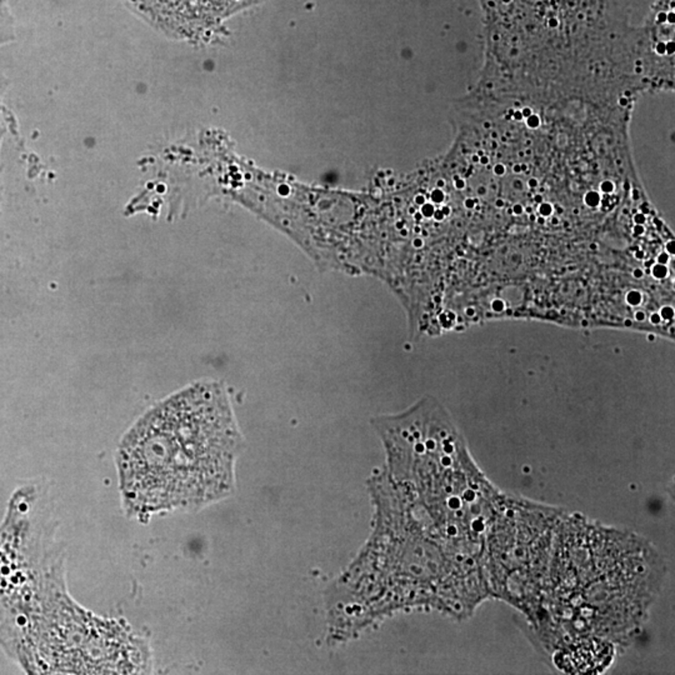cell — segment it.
I'll use <instances>...</instances> for the list:
<instances>
[{"mask_svg": "<svg viewBox=\"0 0 675 675\" xmlns=\"http://www.w3.org/2000/svg\"><path fill=\"white\" fill-rule=\"evenodd\" d=\"M490 126H491V124H490L489 121H485L484 123L485 129H489Z\"/></svg>", "mask_w": 675, "mask_h": 675, "instance_id": "e0dca14e", "label": "cell"}, {"mask_svg": "<svg viewBox=\"0 0 675 675\" xmlns=\"http://www.w3.org/2000/svg\"><path fill=\"white\" fill-rule=\"evenodd\" d=\"M550 24H551V27H556V20H551Z\"/></svg>", "mask_w": 675, "mask_h": 675, "instance_id": "ffe728a7", "label": "cell"}, {"mask_svg": "<svg viewBox=\"0 0 675 675\" xmlns=\"http://www.w3.org/2000/svg\"><path fill=\"white\" fill-rule=\"evenodd\" d=\"M529 186H537V180H529Z\"/></svg>", "mask_w": 675, "mask_h": 675, "instance_id": "9a60e30c", "label": "cell"}, {"mask_svg": "<svg viewBox=\"0 0 675 675\" xmlns=\"http://www.w3.org/2000/svg\"><path fill=\"white\" fill-rule=\"evenodd\" d=\"M513 119H515V120L523 119V114H522V112H520V110H517V112H514V114H513Z\"/></svg>", "mask_w": 675, "mask_h": 675, "instance_id": "30bf717a", "label": "cell"}, {"mask_svg": "<svg viewBox=\"0 0 675 675\" xmlns=\"http://www.w3.org/2000/svg\"><path fill=\"white\" fill-rule=\"evenodd\" d=\"M635 71H637L638 74H640V73L643 71L642 66H637Z\"/></svg>", "mask_w": 675, "mask_h": 675, "instance_id": "ac0fdd59", "label": "cell"}, {"mask_svg": "<svg viewBox=\"0 0 675 675\" xmlns=\"http://www.w3.org/2000/svg\"><path fill=\"white\" fill-rule=\"evenodd\" d=\"M17 662L37 674H144L152 650L124 621L84 609L68 590L39 616Z\"/></svg>", "mask_w": 675, "mask_h": 675, "instance_id": "3957f363", "label": "cell"}, {"mask_svg": "<svg viewBox=\"0 0 675 675\" xmlns=\"http://www.w3.org/2000/svg\"><path fill=\"white\" fill-rule=\"evenodd\" d=\"M619 104H621V107H626V105H628V99L626 98L619 99Z\"/></svg>", "mask_w": 675, "mask_h": 675, "instance_id": "7c38bea8", "label": "cell"}, {"mask_svg": "<svg viewBox=\"0 0 675 675\" xmlns=\"http://www.w3.org/2000/svg\"><path fill=\"white\" fill-rule=\"evenodd\" d=\"M45 493L18 489L0 525V645L14 657L35 619L66 589V550Z\"/></svg>", "mask_w": 675, "mask_h": 675, "instance_id": "7a4b0ae2", "label": "cell"}, {"mask_svg": "<svg viewBox=\"0 0 675 675\" xmlns=\"http://www.w3.org/2000/svg\"><path fill=\"white\" fill-rule=\"evenodd\" d=\"M496 204H498V207H501V205H503V202H498Z\"/></svg>", "mask_w": 675, "mask_h": 675, "instance_id": "484cf974", "label": "cell"}, {"mask_svg": "<svg viewBox=\"0 0 675 675\" xmlns=\"http://www.w3.org/2000/svg\"><path fill=\"white\" fill-rule=\"evenodd\" d=\"M602 188H603L604 191H611V189H613V184H611V183H609V181H605L604 184H603V186H602Z\"/></svg>", "mask_w": 675, "mask_h": 675, "instance_id": "8fae6325", "label": "cell"}, {"mask_svg": "<svg viewBox=\"0 0 675 675\" xmlns=\"http://www.w3.org/2000/svg\"><path fill=\"white\" fill-rule=\"evenodd\" d=\"M520 170H522V167H519V165H515V167H514V172H517V173H519Z\"/></svg>", "mask_w": 675, "mask_h": 675, "instance_id": "2e32d148", "label": "cell"}, {"mask_svg": "<svg viewBox=\"0 0 675 675\" xmlns=\"http://www.w3.org/2000/svg\"><path fill=\"white\" fill-rule=\"evenodd\" d=\"M243 446L219 381H196L159 400L131 424L115 452L126 517L145 523L230 496Z\"/></svg>", "mask_w": 675, "mask_h": 675, "instance_id": "6da1fadb", "label": "cell"}, {"mask_svg": "<svg viewBox=\"0 0 675 675\" xmlns=\"http://www.w3.org/2000/svg\"><path fill=\"white\" fill-rule=\"evenodd\" d=\"M477 155H478V157H479L480 158V157H483V155H484V152H482V150H480V152H478V154H477Z\"/></svg>", "mask_w": 675, "mask_h": 675, "instance_id": "44dd1931", "label": "cell"}, {"mask_svg": "<svg viewBox=\"0 0 675 675\" xmlns=\"http://www.w3.org/2000/svg\"><path fill=\"white\" fill-rule=\"evenodd\" d=\"M631 95H632V94H631V92H626V98H629Z\"/></svg>", "mask_w": 675, "mask_h": 675, "instance_id": "7402d4cb", "label": "cell"}, {"mask_svg": "<svg viewBox=\"0 0 675 675\" xmlns=\"http://www.w3.org/2000/svg\"><path fill=\"white\" fill-rule=\"evenodd\" d=\"M542 210L544 213H548L549 212V208H544V209H542Z\"/></svg>", "mask_w": 675, "mask_h": 675, "instance_id": "603a6c76", "label": "cell"}, {"mask_svg": "<svg viewBox=\"0 0 675 675\" xmlns=\"http://www.w3.org/2000/svg\"><path fill=\"white\" fill-rule=\"evenodd\" d=\"M515 210H517L518 213L522 212V208L517 207L515 208Z\"/></svg>", "mask_w": 675, "mask_h": 675, "instance_id": "d4e9b609", "label": "cell"}, {"mask_svg": "<svg viewBox=\"0 0 675 675\" xmlns=\"http://www.w3.org/2000/svg\"><path fill=\"white\" fill-rule=\"evenodd\" d=\"M473 160L474 162H479V157H478V155H474Z\"/></svg>", "mask_w": 675, "mask_h": 675, "instance_id": "d6986e66", "label": "cell"}, {"mask_svg": "<svg viewBox=\"0 0 675 675\" xmlns=\"http://www.w3.org/2000/svg\"><path fill=\"white\" fill-rule=\"evenodd\" d=\"M480 162L483 164H488L489 163V159H488V157L483 155V157H480Z\"/></svg>", "mask_w": 675, "mask_h": 675, "instance_id": "4fadbf2b", "label": "cell"}, {"mask_svg": "<svg viewBox=\"0 0 675 675\" xmlns=\"http://www.w3.org/2000/svg\"><path fill=\"white\" fill-rule=\"evenodd\" d=\"M494 172H496L498 175H503L506 173V168H504V165L498 164V165H496V168H494Z\"/></svg>", "mask_w": 675, "mask_h": 675, "instance_id": "8992f818", "label": "cell"}, {"mask_svg": "<svg viewBox=\"0 0 675 675\" xmlns=\"http://www.w3.org/2000/svg\"><path fill=\"white\" fill-rule=\"evenodd\" d=\"M657 53L659 55L665 54V44L660 43L657 45Z\"/></svg>", "mask_w": 675, "mask_h": 675, "instance_id": "ba28073f", "label": "cell"}, {"mask_svg": "<svg viewBox=\"0 0 675 675\" xmlns=\"http://www.w3.org/2000/svg\"><path fill=\"white\" fill-rule=\"evenodd\" d=\"M527 124H528L529 128L532 129H535L540 126V119L538 115H530L529 118H527Z\"/></svg>", "mask_w": 675, "mask_h": 675, "instance_id": "5b68a950", "label": "cell"}, {"mask_svg": "<svg viewBox=\"0 0 675 675\" xmlns=\"http://www.w3.org/2000/svg\"><path fill=\"white\" fill-rule=\"evenodd\" d=\"M522 114H523V118H529L530 115L533 114V112H532L530 108H524V109L522 110Z\"/></svg>", "mask_w": 675, "mask_h": 675, "instance_id": "9c48e42d", "label": "cell"}, {"mask_svg": "<svg viewBox=\"0 0 675 675\" xmlns=\"http://www.w3.org/2000/svg\"><path fill=\"white\" fill-rule=\"evenodd\" d=\"M144 20L167 33L198 37L263 0H124Z\"/></svg>", "mask_w": 675, "mask_h": 675, "instance_id": "277c9868", "label": "cell"}, {"mask_svg": "<svg viewBox=\"0 0 675 675\" xmlns=\"http://www.w3.org/2000/svg\"><path fill=\"white\" fill-rule=\"evenodd\" d=\"M513 114H514V110H509V112H508V114H506V120L512 119Z\"/></svg>", "mask_w": 675, "mask_h": 675, "instance_id": "5bb4252c", "label": "cell"}, {"mask_svg": "<svg viewBox=\"0 0 675 675\" xmlns=\"http://www.w3.org/2000/svg\"><path fill=\"white\" fill-rule=\"evenodd\" d=\"M673 45H674V43L667 44V45H665V53H668V54H674V47H673Z\"/></svg>", "mask_w": 675, "mask_h": 675, "instance_id": "52a82bcc", "label": "cell"}, {"mask_svg": "<svg viewBox=\"0 0 675 675\" xmlns=\"http://www.w3.org/2000/svg\"><path fill=\"white\" fill-rule=\"evenodd\" d=\"M637 66H642V61H640V60H637Z\"/></svg>", "mask_w": 675, "mask_h": 675, "instance_id": "cb8c5ba5", "label": "cell"}]
</instances>
